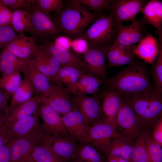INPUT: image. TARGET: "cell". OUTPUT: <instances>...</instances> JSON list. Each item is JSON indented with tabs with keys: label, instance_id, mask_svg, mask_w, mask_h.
Wrapping results in <instances>:
<instances>
[{
	"label": "cell",
	"instance_id": "cell-7",
	"mask_svg": "<svg viewBox=\"0 0 162 162\" xmlns=\"http://www.w3.org/2000/svg\"><path fill=\"white\" fill-rule=\"evenodd\" d=\"M46 136L42 129L27 135L10 140L9 162H33L32 153L38 143Z\"/></svg>",
	"mask_w": 162,
	"mask_h": 162
},
{
	"label": "cell",
	"instance_id": "cell-17",
	"mask_svg": "<svg viewBox=\"0 0 162 162\" xmlns=\"http://www.w3.org/2000/svg\"><path fill=\"white\" fill-rule=\"evenodd\" d=\"M62 116L68 134L79 143L88 142L87 126L83 115L76 106Z\"/></svg>",
	"mask_w": 162,
	"mask_h": 162
},
{
	"label": "cell",
	"instance_id": "cell-8",
	"mask_svg": "<svg viewBox=\"0 0 162 162\" xmlns=\"http://www.w3.org/2000/svg\"><path fill=\"white\" fill-rule=\"evenodd\" d=\"M40 104L47 105L62 115L73 109L75 105L71 95L65 88L58 82L51 83L49 90L39 96Z\"/></svg>",
	"mask_w": 162,
	"mask_h": 162
},
{
	"label": "cell",
	"instance_id": "cell-36",
	"mask_svg": "<svg viewBox=\"0 0 162 162\" xmlns=\"http://www.w3.org/2000/svg\"><path fill=\"white\" fill-rule=\"evenodd\" d=\"M158 42L159 47L158 55L152 64L150 74L154 82V90L162 93V38H158Z\"/></svg>",
	"mask_w": 162,
	"mask_h": 162
},
{
	"label": "cell",
	"instance_id": "cell-33",
	"mask_svg": "<svg viewBox=\"0 0 162 162\" xmlns=\"http://www.w3.org/2000/svg\"><path fill=\"white\" fill-rule=\"evenodd\" d=\"M64 4L78 6L89 11L100 14L104 10H111V0H68Z\"/></svg>",
	"mask_w": 162,
	"mask_h": 162
},
{
	"label": "cell",
	"instance_id": "cell-15",
	"mask_svg": "<svg viewBox=\"0 0 162 162\" xmlns=\"http://www.w3.org/2000/svg\"><path fill=\"white\" fill-rule=\"evenodd\" d=\"M36 42L35 39L32 36H27L23 33L17 34L3 49L28 64L37 49Z\"/></svg>",
	"mask_w": 162,
	"mask_h": 162
},
{
	"label": "cell",
	"instance_id": "cell-47",
	"mask_svg": "<svg viewBox=\"0 0 162 162\" xmlns=\"http://www.w3.org/2000/svg\"><path fill=\"white\" fill-rule=\"evenodd\" d=\"M11 138L10 128L4 124L0 128V149Z\"/></svg>",
	"mask_w": 162,
	"mask_h": 162
},
{
	"label": "cell",
	"instance_id": "cell-41",
	"mask_svg": "<svg viewBox=\"0 0 162 162\" xmlns=\"http://www.w3.org/2000/svg\"><path fill=\"white\" fill-rule=\"evenodd\" d=\"M35 2L39 9L48 14L60 10L64 6L62 0H35Z\"/></svg>",
	"mask_w": 162,
	"mask_h": 162
},
{
	"label": "cell",
	"instance_id": "cell-13",
	"mask_svg": "<svg viewBox=\"0 0 162 162\" xmlns=\"http://www.w3.org/2000/svg\"><path fill=\"white\" fill-rule=\"evenodd\" d=\"M148 1L145 0H111L110 10L115 23L130 21L136 19V15Z\"/></svg>",
	"mask_w": 162,
	"mask_h": 162
},
{
	"label": "cell",
	"instance_id": "cell-35",
	"mask_svg": "<svg viewBox=\"0 0 162 162\" xmlns=\"http://www.w3.org/2000/svg\"><path fill=\"white\" fill-rule=\"evenodd\" d=\"M148 134V133L145 132L140 134L136 138L131 155V162H150L146 147Z\"/></svg>",
	"mask_w": 162,
	"mask_h": 162
},
{
	"label": "cell",
	"instance_id": "cell-52",
	"mask_svg": "<svg viewBox=\"0 0 162 162\" xmlns=\"http://www.w3.org/2000/svg\"><path fill=\"white\" fill-rule=\"evenodd\" d=\"M106 162H118V158L116 157L108 156V160Z\"/></svg>",
	"mask_w": 162,
	"mask_h": 162
},
{
	"label": "cell",
	"instance_id": "cell-37",
	"mask_svg": "<svg viewBox=\"0 0 162 162\" xmlns=\"http://www.w3.org/2000/svg\"><path fill=\"white\" fill-rule=\"evenodd\" d=\"M115 24V38L113 44L122 47L134 46L131 45L130 41V24L128 25H123L122 23Z\"/></svg>",
	"mask_w": 162,
	"mask_h": 162
},
{
	"label": "cell",
	"instance_id": "cell-27",
	"mask_svg": "<svg viewBox=\"0 0 162 162\" xmlns=\"http://www.w3.org/2000/svg\"><path fill=\"white\" fill-rule=\"evenodd\" d=\"M27 64L6 50L0 52V72L3 76L22 72Z\"/></svg>",
	"mask_w": 162,
	"mask_h": 162
},
{
	"label": "cell",
	"instance_id": "cell-31",
	"mask_svg": "<svg viewBox=\"0 0 162 162\" xmlns=\"http://www.w3.org/2000/svg\"><path fill=\"white\" fill-rule=\"evenodd\" d=\"M44 140L33 148L31 156L33 162H65L53 152Z\"/></svg>",
	"mask_w": 162,
	"mask_h": 162
},
{
	"label": "cell",
	"instance_id": "cell-20",
	"mask_svg": "<svg viewBox=\"0 0 162 162\" xmlns=\"http://www.w3.org/2000/svg\"><path fill=\"white\" fill-rule=\"evenodd\" d=\"M141 13L143 14L142 20L146 25H150L156 29L158 37L162 36V2L151 0L145 4Z\"/></svg>",
	"mask_w": 162,
	"mask_h": 162
},
{
	"label": "cell",
	"instance_id": "cell-22",
	"mask_svg": "<svg viewBox=\"0 0 162 162\" xmlns=\"http://www.w3.org/2000/svg\"><path fill=\"white\" fill-rule=\"evenodd\" d=\"M102 109L105 119L115 124V119L123 101L121 95L112 90L102 91Z\"/></svg>",
	"mask_w": 162,
	"mask_h": 162
},
{
	"label": "cell",
	"instance_id": "cell-49",
	"mask_svg": "<svg viewBox=\"0 0 162 162\" xmlns=\"http://www.w3.org/2000/svg\"><path fill=\"white\" fill-rule=\"evenodd\" d=\"M10 144L9 142L0 149V162H9Z\"/></svg>",
	"mask_w": 162,
	"mask_h": 162
},
{
	"label": "cell",
	"instance_id": "cell-14",
	"mask_svg": "<svg viewBox=\"0 0 162 162\" xmlns=\"http://www.w3.org/2000/svg\"><path fill=\"white\" fill-rule=\"evenodd\" d=\"M38 113L42 120V128L46 137L67 133L62 116L51 107L40 104Z\"/></svg>",
	"mask_w": 162,
	"mask_h": 162
},
{
	"label": "cell",
	"instance_id": "cell-10",
	"mask_svg": "<svg viewBox=\"0 0 162 162\" xmlns=\"http://www.w3.org/2000/svg\"><path fill=\"white\" fill-rule=\"evenodd\" d=\"M115 125L122 136L133 140L140 135L141 127L139 119L126 100L123 99L121 107L116 115Z\"/></svg>",
	"mask_w": 162,
	"mask_h": 162
},
{
	"label": "cell",
	"instance_id": "cell-45",
	"mask_svg": "<svg viewBox=\"0 0 162 162\" xmlns=\"http://www.w3.org/2000/svg\"><path fill=\"white\" fill-rule=\"evenodd\" d=\"M71 47L74 51L83 54L87 51L89 47L87 41L82 38L72 40Z\"/></svg>",
	"mask_w": 162,
	"mask_h": 162
},
{
	"label": "cell",
	"instance_id": "cell-18",
	"mask_svg": "<svg viewBox=\"0 0 162 162\" xmlns=\"http://www.w3.org/2000/svg\"><path fill=\"white\" fill-rule=\"evenodd\" d=\"M105 80L85 73L76 82L66 89L70 95H97L102 92L100 86Z\"/></svg>",
	"mask_w": 162,
	"mask_h": 162
},
{
	"label": "cell",
	"instance_id": "cell-19",
	"mask_svg": "<svg viewBox=\"0 0 162 162\" xmlns=\"http://www.w3.org/2000/svg\"><path fill=\"white\" fill-rule=\"evenodd\" d=\"M37 47L32 58L34 64L47 77L51 83L61 66L60 64L52 56Z\"/></svg>",
	"mask_w": 162,
	"mask_h": 162
},
{
	"label": "cell",
	"instance_id": "cell-30",
	"mask_svg": "<svg viewBox=\"0 0 162 162\" xmlns=\"http://www.w3.org/2000/svg\"><path fill=\"white\" fill-rule=\"evenodd\" d=\"M85 73L74 67L61 66L51 83L58 82L66 88L76 82Z\"/></svg>",
	"mask_w": 162,
	"mask_h": 162
},
{
	"label": "cell",
	"instance_id": "cell-25",
	"mask_svg": "<svg viewBox=\"0 0 162 162\" xmlns=\"http://www.w3.org/2000/svg\"><path fill=\"white\" fill-rule=\"evenodd\" d=\"M39 104V97L37 95L19 104L9 111L4 124L9 127L15 122L38 112Z\"/></svg>",
	"mask_w": 162,
	"mask_h": 162
},
{
	"label": "cell",
	"instance_id": "cell-44",
	"mask_svg": "<svg viewBox=\"0 0 162 162\" xmlns=\"http://www.w3.org/2000/svg\"><path fill=\"white\" fill-rule=\"evenodd\" d=\"M2 4L8 8L11 11L26 8L28 0H1Z\"/></svg>",
	"mask_w": 162,
	"mask_h": 162
},
{
	"label": "cell",
	"instance_id": "cell-48",
	"mask_svg": "<svg viewBox=\"0 0 162 162\" xmlns=\"http://www.w3.org/2000/svg\"><path fill=\"white\" fill-rule=\"evenodd\" d=\"M53 42L56 44L69 50L71 47V40L66 37L60 35L56 38Z\"/></svg>",
	"mask_w": 162,
	"mask_h": 162
},
{
	"label": "cell",
	"instance_id": "cell-3",
	"mask_svg": "<svg viewBox=\"0 0 162 162\" xmlns=\"http://www.w3.org/2000/svg\"><path fill=\"white\" fill-rule=\"evenodd\" d=\"M115 25L112 13L100 14L88 26L82 38L89 47L108 49L115 40Z\"/></svg>",
	"mask_w": 162,
	"mask_h": 162
},
{
	"label": "cell",
	"instance_id": "cell-42",
	"mask_svg": "<svg viewBox=\"0 0 162 162\" xmlns=\"http://www.w3.org/2000/svg\"><path fill=\"white\" fill-rule=\"evenodd\" d=\"M16 34L11 25H0V49L3 48Z\"/></svg>",
	"mask_w": 162,
	"mask_h": 162
},
{
	"label": "cell",
	"instance_id": "cell-2",
	"mask_svg": "<svg viewBox=\"0 0 162 162\" xmlns=\"http://www.w3.org/2000/svg\"><path fill=\"white\" fill-rule=\"evenodd\" d=\"M53 19L62 34L70 39L81 38L88 26L99 14L76 5L64 4Z\"/></svg>",
	"mask_w": 162,
	"mask_h": 162
},
{
	"label": "cell",
	"instance_id": "cell-54",
	"mask_svg": "<svg viewBox=\"0 0 162 162\" xmlns=\"http://www.w3.org/2000/svg\"><path fill=\"white\" fill-rule=\"evenodd\" d=\"M80 162L79 161H77V160H76L75 161H74V162Z\"/></svg>",
	"mask_w": 162,
	"mask_h": 162
},
{
	"label": "cell",
	"instance_id": "cell-38",
	"mask_svg": "<svg viewBox=\"0 0 162 162\" xmlns=\"http://www.w3.org/2000/svg\"><path fill=\"white\" fill-rule=\"evenodd\" d=\"M130 31V39L131 45H136L148 34L146 32V25L142 20L136 19L131 22Z\"/></svg>",
	"mask_w": 162,
	"mask_h": 162
},
{
	"label": "cell",
	"instance_id": "cell-1",
	"mask_svg": "<svg viewBox=\"0 0 162 162\" xmlns=\"http://www.w3.org/2000/svg\"><path fill=\"white\" fill-rule=\"evenodd\" d=\"M105 81V89L116 92L124 100L148 94L155 91L146 64L135 60Z\"/></svg>",
	"mask_w": 162,
	"mask_h": 162
},
{
	"label": "cell",
	"instance_id": "cell-16",
	"mask_svg": "<svg viewBox=\"0 0 162 162\" xmlns=\"http://www.w3.org/2000/svg\"><path fill=\"white\" fill-rule=\"evenodd\" d=\"M37 46L53 56L58 61L61 66L74 67L84 71V65L82 59L69 50L51 41L40 43Z\"/></svg>",
	"mask_w": 162,
	"mask_h": 162
},
{
	"label": "cell",
	"instance_id": "cell-32",
	"mask_svg": "<svg viewBox=\"0 0 162 162\" xmlns=\"http://www.w3.org/2000/svg\"><path fill=\"white\" fill-rule=\"evenodd\" d=\"M34 93V89L32 85L29 80L24 76L19 87L13 94L9 107V112L19 104L31 98Z\"/></svg>",
	"mask_w": 162,
	"mask_h": 162
},
{
	"label": "cell",
	"instance_id": "cell-5",
	"mask_svg": "<svg viewBox=\"0 0 162 162\" xmlns=\"http://www.w3.org/2000/svg\"><path fill=\"white\" fill-rule=\"evenodd\" d=\"M26 10L29 13L33 26V37L40 44L55 39L62 33L53 17L37 8L34 0H28Z\"/></svg>",
	"mask_w": 162,
	"mask_h": 162
},
{
	"label": "cell",
	"instance_id": "cell-55",
	"mask_svg": "<svg viewBox=\"0 0 162 162\" xmlns=\"http://www.w3.org/2000/svg\"></svg>",
	"mask_w": 162,
	"mask_h": 162
},
{
	"label": "cell",
	"instance_id": "cell-50",
	"mask_svg": "<svg viewBox=\"0 0 162 162\" xmlns=\"http://www.w3.org/2000/svg\"><path fill=\"white\" fill-rule=\"evenodd\" d=\"M10 94L6 92L3 93L0 92V111L9 113V107H7V103Z\"/></svg>",
	"mask_w": 162,
	"mask_h": 162
},
{
	"label": "cell",
	"instance_id": "cell-12",
	"mask_svg": "<svg viewBox=\"0 0 162 162\" xmlns=\"http://www.w3.org/2000/svg\"><path fill=\"white\" fill-rule=\"evenodd\" d=\"M44 141L65 162L75 159L79 142L68 133L47 136Z\"/></svg>",
	"mask_w": 162,
	"mask_h": 162
},
{
	"label": "cell",
	"instance_id": "cell-39",
	"mask_svg": "<svg viewBox=\"0 0 162 162\" xmlns=\"http://www.w3.org/2000/svg\"><path fill=\"white\" fill-rule=\"evenodd\" d=\"M21 81L20 72L4 76L0 79V87L9 94H13L19 87Z\"/></svg>",
	"mask_w": 162,
	"mask_h": 162
},
{
	"label": "cell",
	"instance_id": "cell-23",
	"mask_svg": "<svg viewBox=\"0 0 162 162\" xmlns=\"http://www.w3.org/2000/svg\"><path fill=\"white\" fill-rule=\"evenodd\" d=\"M159 47L158 41L154 36L148 33L136 45L134 50L135 55L145 62L152 65L158 55Z\"/></svg>",
	"mask_w": 162,
	"mask_h": 162
},
{
	"label": "cell",
	"instance_id": "cell-26",
	"mask_svg": "<svg viewBox=\"0 0 162 162\" xmlns=\"http://www.w3.org/2000/svg\"><path fill=\"white\" fill-rule=\"evenodd\" d=\"M22 73L30 81L36 95L40 96L49 89L51 83L47 77L39 71L34 64L32 58Z\"/></svg>",
	"mask_w": 162,
	"mask_h": 162
},
{
	"label": "cell",
	"instance_id": "cell-4",
	"mask_svg": "<svg viewBox=\"0 0 162 162\" xmlns=\"http://www.w3.org/2000/svg\"><path fill=\"white\" fill-rule=\"evenodd\" d=\"M125 100L128 102L137 116L142 127L153 126L162 117V93L155 91Z\"/></svg>",
	"mask_w": 162,
	"mask_h": 162
},
{
	"label": "cell",
	"instance_id": "cell-43",
	"mask_svg": "<svg viewBox=\"0 0 162 162\" xmlns=\"http://www.w3.org/2000/svg\"><path fill=\"white\" fill-rule=\"evenodd\" d=\"M12 11L0 0V25H11Z\"/></svg>",
	"mask_w": 162,
	"mask_h": 162
},
{
	"label": "cell",
	"instance_id": "cell-34",
	"mask_svg": "<svg viewBox=\"0 0 162 162\" xmlns=\"http://www.w3.org/2000/svg\"><path fill=\"white\" fill-rule=\"evenodd\" d=\"M75 159L80 162H104L99 151L88 142L79 143Z\"/></svg>",
	"mask_w": 162,
	"mask_h": 162
},
{
	"label": "cell",
	"instance_id": "cell-24",
	"mask_svg": "<svg viewBox=\"0 0 162 162\" xmlns=\"http://www.w3.org/2000/svg\"><path fill=\"white\" fill-rule=\"evenodd\" d=\"M38 116V112L36 113L15 122L9 127L10 140L27 135L41 129Z\"/></svg>",
	"mask_w": 162,
	"mask_h": 162
},
{
	"label": "cell",
	"instance_id": "cell-28",
	"mask_svg": "<svg viewBox=\"0 0 162 162\" xmlns=\"http://www.w3.org/2000/svg\"><path fill=\"white\" fill-rule=\"evenodd\" d=\"M134 142L122 136L115 139L112 142L108 156L116 157L131 162V157Z\"/></svg>",
	"mask_w": 162,
	"mask_h": 162
},
{
	"label": "cell",
	"instance_id": "cell-6",
	"mask_svg": "<svg viewBox=\"0 0 162 162\" xmlns=\"http://www.w3.org/2000/svg\"><path fill=\"white\" fill-rule=\"evenodd\" d=\"M88 142L99 152L107 155L112 141L121 136L115 124L105 119L87 127Z\"/></svg>",
	"mask_w": 162,
	"mask_h": 162
},
{
	"label": "cell",
	"instance_id": "cell-46",
	"mask_svg": "<svg viewBox=\"0 0 162 162\" xmlns=\"http://www.w3.org/2000/svg\"><path fill=\"white\" fill-rule=\"evenodd\" d=\"M152 137L156 142L162 146V117L153 125Z\"/></svg>",
	"mask_w": 162,
	"mask_h": 162
},
{
	"label": "cell",
	"instance_id": "cell-53",
	"mask_svg": "<svg viewBox=\"0 0 162 162\" xmlns=\"http://www.w3.org/2000/svg\"><path fill=\"white\" fill-rule=\"evenodd\" d=\"M118 162H129L128 161L120 158H118Z\"/></svg>",
	"mask_w": 162,
	"mask_h": 162
},
{
	"label": "cell",
	"instance_id": "cell-29",
	"mask_svg": "<svg viewBox=\"0 0 162 162\" xmlns=\"http://www.w3.org/2000/svg\"><path fill=\"white\" fill-rule=\"evenodd\" d=\"M11 25L18 34L28 32L33 37L34 31L30 16L25 9H20L12 12Z\"/></svg>",
	"mask_w": 162,
	"mask_h": 162
},
{
	"label": "cell",
	"instance_id": "cell-11",
	"mask_svg": "<svg viewBox=\"0 0 162 162\" xmlns=\"http://www.w3.org/2000/svg\"><path fill=\"white\" fill-rule=\"evenodd\" d=\"M108 49L90 47L83 54L82 59L85 73L103 80L107 79L106 60Z\"/></svg>",
	"mask_w": 162,
	"mask_h": 162
},
{
	"label": "cell",
	"instance_id": "cell-51",
	"mask_svg": "<svg viewBox=\"0 0 162 162\" xmlns=\"http://www.w3.org/2000/svg\"><path fill=\"white\" fill-rule=\"evenodd\" d=\"M8 113L5 112L0 111V128L4 124L5 119Z\"/></svg>",
	"mask_w": 162,
	"mask_h": 162
},
{
	"label": "cell",
	"instance_id": "cell-40",
	"mask_svg": "<svg viewBox=\"0 0 162 162\" xmlns=\"http://www.w3.org/2000/svg\"><path fill=\"white\" fill-rule=\"evenodd\" d=\"M146 147L150 162H162V146L149 134L146 141Z\"/></svg>",
	"mask_w": 162,
	"mask_h": 162
},
{
	"label": "cell",
	"instance_id": "cell-9",
	"mask_svg": "<svg viewBox=\"0 0 162 162\" xmlns=\"http://www.w3.org/2000/svg\"><path fill=\"white\" fill-rule=\"evenodd\" d=\"M101 92L95 95L71 96L74 104L83 115L87 127L105 119L102 109Z\"/></svg>",
	"mask_w": 162,
	"mask_h": 162
},
{
	"label": "cell",
	"instance_id": "cell-21",
	"mask_svg": "<svg viewBox=\"0 0 162 162\" xmlns=\"http://www.w3.org/2000/svg\"><path fill=\"white\" fill-rule=\"evenodd\" d=\"M136 45L122 47L113 44L106 53L107 67H113L129 64L135 60L134 50Z\"/></svg>",
	"mask_w": 162,
	"mask_h": 162
}]
</instances>
